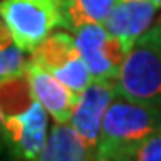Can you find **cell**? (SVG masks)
I'll return each instance as SVG.
<instances>
[{
  "mask_svg": "<svg viewBox=\"0 0 161 161\" xmlns=\"http://www.w3.org/2000/svg\"><path fill=\"white\" fill-rule=\"evenodd\" d=\"M48 113L38 100L22 113L2 118V140L20 159H38L47 140Z\"/></svg>",
  "mask_w": 161,
  "mask_h": 161,
  "instance_id": "5b68a950",
  "label": "cell"
},
{
  "mask_svg": "<svg viewBox=\"0 0 161 161\" xmlns=\"http://www.w3.org/2000/svg\"><path fill=\"white\" fill-rule=\"evenodd\" d=\"M52 74L56 75L75 97H79L80 93L86 90L88 84L93 80L84 61H82V58H80V54L77 58H74L72 61H68L66 64H63L61 68L54 70Z\"/></svg>",
  "mask_w": 161,
  "mask_h": 161,
  "instance_id": "4fadbf2b",
  "label": "cell"
},
{
  "mask_svg": "<svg viewBox=\"0 0 161 161\" xmlns=\"http://www.w3.org/2000/svg\"><path fill=\"white\" fill-rule=\"evenodd\" d=\"M116 0H63V29L74 32L84 23H104Z\"/></svg>",
  "mask_w": 161,
  "mask_h": 161,
  "instance_id": "7c38bea8",
  "label": "cell"
},
{
  "mask_svg": "<svg viewBox=\"0 0 161 161\" xmlns=\"http://www.w3.org/2000/svg\"><path fill=\"white\" fill-rule=\"evenodd\" d=\"M0 14L14 43L23 52H32L63 25V0H2Z\"/></svg>",
  "mask_w": 161,
  "mask_h": 161,
  "instance_id": "3957f363",
  "label": "cell"
},
{
  "mask_svg": "<svg viewBox=\"0 0 161 161\" xmlns=\"http://www.w3.org/2000/svg\"><path fill=\"white\" fill-rule=\"evenodd\" d=\"M36 98L31 90L27 72L0 77V115L11 116L22 113L34 102Z\"/></svg>",
  "mask_w": 161,
  "mask_h": 161,
  "instance_id": "8fae6325",
  "label": "cell"
},
{
  "mask_svg": "<svg viewBox=\"0 0 161 161\" xmlns=\"http://www.w3.org/2000/svg\"><path fill=\"white\" fill-rule=\"evenodd\" d=\"M0 134H2V115H0Z\"/></svg>",
  "mask_w": 161,
  "mask_h": 161,
  "instance_id": "e0dca14e",
  "label": "cell"
},
{
  "mask_svg": "<svg viewBox=\"0 0 161 161\" xmlns=\"http://www.w3.org/2000/svg\"><path fill=\"white\" fill-rule=\"evenodd\" d=\"M79 54L93 80H116L127 50L104 23H84L74 31Z\"/></svg>",
  "mask_w": 161,
  "mask_h": 161,
  "instance_id": "277c9868",
  "label": "cell"
},
{
  "mask_svg": "<svg viewBox=\"0 0 161 161\" xmlns=\"http://www.w3.org/2000/svg\"><path fill=\"white\" fill-rule=\"evenodd\" d=\"M161 161V129L154 131L150 136L138 143L127 154L125 161Z\"/></svg>",
  "mask_w": 161,
  "mask_h": 161,
  "instance_id": "9a60e30c",
  "label": "cell"
},
{
  "mask_svg": "<svg viewBox=\"0 0 161 161\" xmlns=\"http://www.w3.org/2000/svg\"><path fill=\"white\" fill-rule=\"evenodd\" d=\"M25 64H27L25 52L16 43L9 47H0V77L20 74L25 70Z\"/></svg>",
  "mask_w": 161,
  "mask_h": 161,
  "instance_id": "5bb4252c",
  "label": "cell"
},
{
  "mask_svg": "<svg viewBox=\"0 0 161 161\" xmlns=\"http://www.w3.org/2000/svg\"><path fill=\"white\" fill-rule=\"evenodd\" d=\"M159 23H161V16H159Z\"/></svg>",
  "mask_w": 161,
  "mask_h": 161,
  "instance_id": "ac0fdd59",
  "label": "cell"
},
{
  "mask_svg": "<svg viewBox=\"0 0 161 161\" xmlns=\"http://www.w3.org/2000/svg\"><path fill=\"white\" fill-rule=\"evenodd\" d=\"M149 2H152V4H154V6H158L161 9V0H149Z\"/></svg>",
  "mask_w": 161,
  "mask_h": 161,
  "instance_id": "2e32d148",
  "label": "cell"
},
{
  "mask_svg": "<svg viewBox=\"0 0 161 161\" xmlns=\"http://www.w3.org/2000/svg\"><path fill=\"white\" fill-rule=\"evenodd\" d=\"M116 93H118L116 80H92L75 102L70 124L74 125L80 140L92 152L93 159H97L98 134L104 113Z\"/></svg>",
  "mask_w": 161,
  "mask_h": 161,
  "instance_id": "8992f818",
  "label": "cell"
},
{
  "mask_svg": "<svg viewBox=\"0 0 161 161\" xmlns=\"http://www.w3.org/2000/svg\"><path fill=\"white\" fill-rule=\"evenodd\" d=\"M38 159L40 161H88V159H93V156L70 122H56V125L47 134L45 145H43Z\"/></svg>",
  "mask_w": 161,
  "mask_h": 161,
  "instance_id": "9c48e42d",
  "label": "cell"
},
{
  "mask_svg": "<svg viewBox=\"0 0 161 161\" xmlns=\"http://www.w3.org/2000/svg\"><path fill=\"white\" fill-rule=\"evenodd\" d=\"M25 72L29 77L32 95L43 106L48 116H52L56 122H70L77 97L50 70H47L32 59L27 61Z\"/></svg>",
  "mask_w": 161,
  "mask_h": 161,
  "instance_id": "ba28073f",
  "label": "cell"
},
{
  "mask_svg": "<svg viewBox=\"0 0 161 161\" xmlns=\"http://www.w3.org/2000/svg\"><path fill=\"white\" fill-rule=\"evenodd\" d=\"M158 129H161V108L116 93L102 118L97 159L125 161L127 154Z\"/></svg>",
  "mask_w": 161,
  "mask_h": 161,
  "instance_id": "6da1fadb",
  "label": "cell"
},
{
  "mask_svg": "<svg viewBox=\"0 0 161 161\" xmlns=\"http://www.w3.org/2000/svg\"><path fill=\"white\" fill-rule=\"evenodd\" d=\"M159 7L149 0H116L104 20V27L111 36L129 50L134 41L154 23Z\"/></svg>",
  "mask_w": 161,
  "mask_h": 161,
  "instance_id": "52a82bcc",
  "label": "cell"
},
{
  "mask_svg": "<svg viewBox=\"0 0 161 161\" xmlns=\"http://www.w3.org/2000/svg\"><path fill=\"white\" fill-rule=\"evenodd\" d=\"M118 93L161 108V23L150 25L127 50L116 79Z\"/></svg>",
  "mask_w": 161,
  "mask_h": 161,
  "instance_id": "7a4b0ae2",
  "label": "cell"
},
{
  "mask_svg": "<svg viewBox=\"0 0 161 161\" xmlns=\"http://www.w3.org/2000/svg\"><path fill=\"white\" fill-rule=\"evenodd\" d=\"M77 56H79V48L75 38L68 32H50L31 52V59L50 72L61 68Z\"/></svg>",
  "mask_w": 161,
  "mask_h": 161,
  "instance_id": "30bf717a",
  "label": "cell"
}]
</instances>
